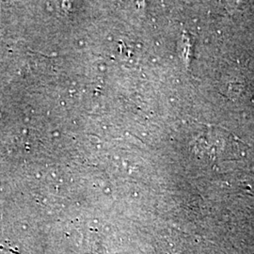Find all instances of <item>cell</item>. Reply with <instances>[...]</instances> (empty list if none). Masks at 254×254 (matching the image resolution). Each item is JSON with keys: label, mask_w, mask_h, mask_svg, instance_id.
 I'll return each instance as SVG.
<instances>
[{"label": "cell", "mask_w": 254, "mask_h": 254, "mask_svg": "<svg viewBox=\"0 0 254 254\" xmlns=\"http://www.w3.org/2000/svg\"><path fill=\"white\" fill-rule=\"evenodd\" d=\"M238 142L234 138L233 135L226 132L214 129L205 131L200 135L195 143L201 154H207L211 156H221L223 154H231L235 148H237Z\"/></svg>", "instance_id": "1"}]
</instances>
